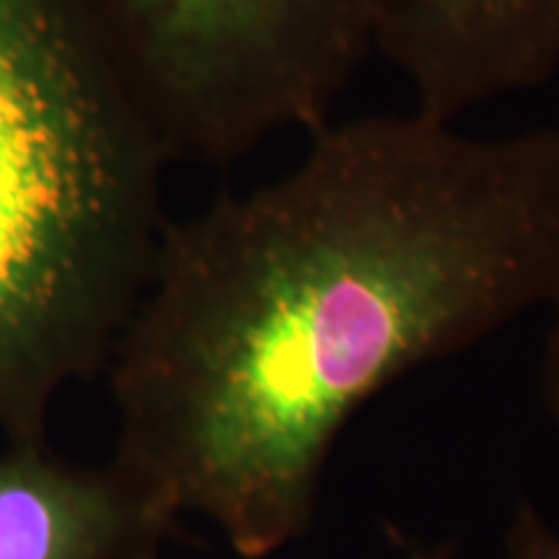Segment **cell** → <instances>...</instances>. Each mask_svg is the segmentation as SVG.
Wrapping results in <instances>:
<instances>
[{
    "instance_id": "cell-1",
    "label": "cell",
    "mask_w": 559,
    "mask_h": 559,
    "mask_svg": "<svg viewBox=\"0 0 559 559\" xmlns=\"http://www.w3.org/2000/svg\"><path fill=\"white\" fill-rule=\"evenodd\" d=\"M557 298L559 128L330 120L283 177L166 221L104 370L111 464L264 559L309 531L362 402Z\"/></svg>"
},
{
    "instance_id": "cell-2",
    "label": "cell",
    "mask_w": 559,
    "mask_h": 559,
    "mask_svg": "<svg viewBox=\"0 0 559 559\" xmlns=\"http://www.w3.org/2000/svg\"><path fill=\"white\" fill-rule=\"evenodd\" d=\"M164 158L83 0H0V443L107 370L166 218Z\"/></svg>"
},
{
    "instance_id": "cell-3",
    "label": "cell",
    "mask_w": 559,
    "mask_h": 559,
    "mask_svg": "<svg viewBox=\"0 0 559 559\" xmlns=\"http://www.w3.org/2000/svg\"><path fill=\"white\" fill-rule=\"evenodd\" d=\"M171 164L228 166L313 132L368 58L355 0H83Z\"/></svg>"
},
{
    "instance_id": "cell-4",
    "label": "cell",
    "mask_w": 559,
    "mask_h": 559,
    "mask_svg": "<svg viewBox=\"0 0 559 559\" xmlns=\"http://www.w3.org/2000/svg\"><path fill=\"white\" fill-rule=\"evenodd\" d=\"M370 55L407 81L417 111H466L559 70V0H355Z\"/></svg>"
},
{
    "instance_id": "cell-5",
    "label": "cell",
    "mask_w": 559,
    "mask_h": 559,
    "mask_svg": "<svg viewBox=\"0 0 559 559\" xmlns=\"http://www.w3.org/2000/svg\"><path fill=\"white\" fill-rule=\"evenodd\" d=\"M171 526L111 461L81 466L50 443H0V559H138Z\"/></svg>"
},
{
    "instance_id": "cell-6",
    "label": "cell",
    "mask_w": 559,
    "mask_h": 559,
    "mask_svg": "<svg viewBox=\"0 0 559 559\" xmlns=\"http://www.w3.org/2000/svg\"><path fill=\"white\" fill-rule=\"evenodd\" d=\"M506 559H559V534L528 500L519 502L508 526Z\"/></svg>"
},
{
    "instance_id": "cell-7",
    "label": "cell",
    "mask_w": 559,
    "mask_h": 559,
    "mask_svg": "<svg viewBox=\"0 0 559 559\" xmlns=\"http://www.w3.org/2000/svg\"><path fill=\"white\" fill-rule=\"evenodd\" d=\"M551 311H555V319H551L542 358V394L551 423L559 430V298Z\"/></svg>"
},
{
    "instance_id": "cell-8",
    "label": "cell",
    "mask_w": 559,
    "mask_h": 559,
    "mask_svg": "<svg viewBox=\"0 0 559 559\" xmlns=\"http://www.w3.org/2000/svg\"><path fill=\"white\" fill-rule=\"evenodd\" d=\"M138 559H160V549H158V551H151V555H143V557H138Z\"/></svg>"
}]
</instances>
